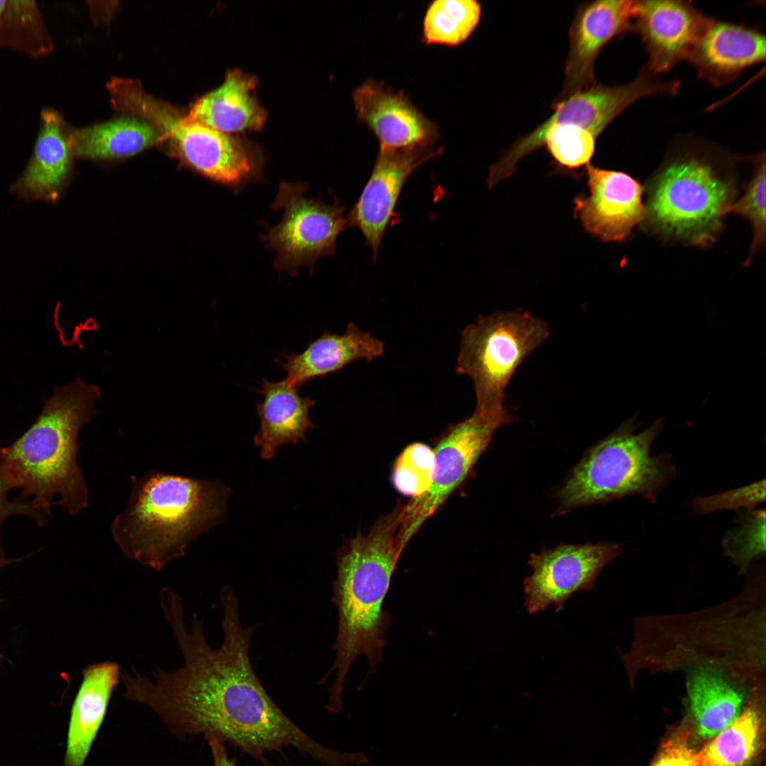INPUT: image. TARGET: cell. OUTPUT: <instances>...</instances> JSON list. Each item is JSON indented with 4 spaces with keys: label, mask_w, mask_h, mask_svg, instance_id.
Instances as JSON below:
<instances>
[{
    "label": "cell",
    "mask_w": 766,
    "mask_h": 766,
    "mask_svg": "<svg viewBox=\"0 0 766 766\" xmlns=\"http://www.w3.org/2000/svg\"><path fill=\"white\" fill-rule=\"evenodd\" d=\"M223 609L221 645L212 648L197 614L186 626L181 597L161 602L165 620L184 660L172 671L155 667L152 679L136 670L124 673L125 697L152 709L177 738L213 735L250 755L264 766L265 755L293 748L324 766L354 765L353 752H340L313 740L277 705L254 672L250 657L253 633L244 628L233 587L220 592Z\"/></svg>",
    "instance_id": "6da1fadb"
},
{
    "label": "cell",
    "mask_w": 766,
    "mask_h": 766,
    "mask_svg": "<svg viewBox=\"0 0 766 766\" xmlns=\"http://www.w3.org/2000/svg\"><path fill=\"white\" fill-rule=\"evenodd\" d=\"M401 507L379 518L368 533H358L338 552V574L333 584V602L338 618L335 655L331 670L321 680L324 683L335 673L328 689L329 712L338 714L343 709V690L355 660L360 655L366 657L367 678L375 673L382 659L386 631L392 621L383 604L403 552L396 539Z\"/></svg>",
    "instance_id": "7a4b0ae2"
},
{
    "label": "cell",
    "mask_w": 766,
    "mask_h": 766,
    "mask_svg": "<svg viewBox=\"0 0 766 766\" xmlns=\"http://www.w3.org/2000/svg\"><path fill=\"white\" fill-rule=\"evenodd\" d=\"M101 391L80 376L57 387L31 426L9 446L0 448V470L18 499L31 498L50 515L60 505L74 516L88 506L89 492L77 464L82 426L97 413Z\"/></svg>",
    "instance_id": "3957f363"
},
{
    "label": "cell",
    "mask_w": 766,
    "mask_h": 766,
    "mask_svg": "<svg viewBox=\"0 0 766 766\" xmlns=\"http://www.w3.org/2000/svg\"><path fill=\"white\" fill-rule=\"evenodd\" d=\"M760 584H748L730 601L721 621L705 636L718 612V606L703 610L704 635L686 628L675 615L637 618L634 638L626 653H619L631 681L639 671L653 674L669 671L672 662L695 643L684 670H708L709 648L714 670L740 681L755 680L765 675V596Z\"/></svg>",
    "instance_id": "277c9868"
},
{
    "label": "cell",
    "mask_w": 766,
    "mask_h": 766,
    "mask_svg": "<svg viewBox=\"0 0 766 766\" xmlns=\"http://www.w3.org/2000/svg\"><path fill=\"white\" fill-rule=\"evenodd\" d=\"M131 479L111 533L127 557L157 572L225 516L230 493L220 482L159 472Z\"/></svg>",
    "instance_id": "5b68a950"
},
{
    "label": "cell",
    "mask_w": 766,
    "mask_h": 766,
    "mask_svg": "<svg viewBox=\"0 0 766 766\" xmlns=\"http://www.w3.org/2000/svg\"><path fill=\"white\" fill-rule=\"evenodd\" d=\"M736 196L733 177L715 160L685 152L668 160L652 179L643 222L664 238L709 246Z\"/></svg>",
    "instance_id": "8992f818"
},
{
    "label": "cell",
    "mask_w": 766,
    "mask_h": 766,
    "mask_svg": "<svg viewBox=\"0 0 766 766\" xmlns=\"http://www.w3.org/2000/svg\"><path fill=\"white\" fill-rule=\"evenodd\" d=\"M637 415L626 421L595 445L573 469L558 492L563 508H573L639 495L655 503L676 476L672 455H652L650 450L661 433L664 419L655 421L638 432Z\"/></svg>",
    "instance_id": "52a82bcc"
},
{
    "label": "cell",
    "mask_w": 766,
    "mask_h": 766,
    "mask_svg": "<svg viewBox=\"0 0 766 766\" xmlns=\"http://www.w3.org/2000/svg\"><path fill=\"white\" fill-rule=\"evenodd\" d=\"M549 335L543 320L522 310L482 316L461 332L455 370L472 380L476 410L510 414L504 405L506 386L518 366Z\"/></svg>",
    "instance_id": "ba28073f"
},
{
    "label": "cell",
    "mask_w": 766,
    "mask_h": 766,
    "mask_svg": "<svg viewBox=\"0 0 766 766\" xmlns=\"http://www.w3.org/2000/svg\"><path fill=\"white\" fill-rule=\"evenodd\" d=\"M137 114L168 136L184 160L211 181L234 193L262 182V155L238 137L190 121L151 96L141 99Z\"/></svg>",
    "instance_id": "9c48e42d"
},
{
    "label": "cell",
    "mask_w": 766,
    "mask_h": 766,
    "mask_svg": "<svg viewBox=\"0 0 766 766\" xmlns=\"http://www.w3.org/2000/svg\"><path fill=\"white\" fill-rule=\"evenodd\" d=\"M308 184L282 181L271 208L284 211L281 221L260 236L275 252L274 268L292 277L306 266L313 272L321 257L333 255L340 234L348 226L345 206L338 199L329 204L306 196Z\"/></svg>",
    "instance_id": "30bf717a"
},
{
    "label": "cell",
    "mask_w": 766,
    "mask_h": 766,
    "mask_svg": "<svg viewBox=\"0 0 766 766\" xmlns=\"http://www.w3.org/2000/svg\"><path fill=\"white\" fill-rule=\"evenodd\" d=\"M679 84L663 82L646 68L632 82L623 85L605 86L595 83L555 103L554 113L534 131L518 139L493 164L488 182L495 186L511 177L516 165L525 156L543 146L548 129L558 124H572L589 131L596 138L625 109L636 101L659 94H675Z\"/></svg>",
    "instance_id": "8fae6325"
},
{
    "label": "cell",
    "mask_w": 766,
    "mask_h": 766,
    "mask_svg": "<svg viewBox=\"0 0 766 766\" xmlns=\"http://www.w3.org/2000/svg\"><path fill=\"white\" fill-rule=\"evenodd\" d=\"M513 421L512 415L494 416L475 409L441 438L433 450L436 470L431 487L422 496L402 506L396 535L402 550L465 479L494 432Z\"/></svg>",
    "instance_id": "7c38bea8"
},
{
    "label": "cell",
    "mask_w": 766,
    "mask_h": 766,
    "mask_svg": "<svg viewBox=\"0 0 766 766\" xmlns=\"http://www.w3.org/2000/svg\"><path fill=\"white\" fill-rule=\"evenodd\" d=\"M621 553L620 545H562L532 554V574L523 582L524 606L535 614L553 606L559 612L575 592L590 591L604 567Z\"/></svg>",
    "instance_id": "4fadbf2b"
},
{
    "label": "cell",
    "mask_w": 766,
    "mask_h": 766,
    "mask_svg": "<svg viewBox=\"0 0 766 766\" xmlns=\"http://www.w3.org/2000/svg\"><path fill=\"white\" fill-rule=\"evenodd\" d=\"M443 148L379 149L370 178L347 214L348 226L357 228L376 260L385 231L403 187L410 175Z\"/></svg>",
    "instance_id": "5bb4252c"
},
{
    "label": "cell",
    "mask_w": 766,
    "mask_h": 766,
    "mask_svg": "<svg viewBox=\"0 0 766 766\" xmlns=\"http://www.w3.org/2000/svg\"><path fill=\"white\" fill-rule=\"evenodd\" d=\"M589 196L574 199V217L586 232L605 242H623L643 222V187L631 175L586 165Z\"/></svg>",
    "instance_id": "9a60e30c"
},
{
    "label": "cell",
    "mask_w": 766,
    "mask_h": 766,
    "mask_svg": "<svg viewBox=\"0 0 766 766\" xmlns=\"http://www.w3.org/2000/svg\"><path fill=\"white\" fill-rule=\"evenodd\" d=\"M359 121L374 133L382 150L432 148L439 137L436 123L401 91L368 79L352 94Z\"/></svg>",
    "instance_id": "2e32d148"
},
{
    "label": "cell",
    "mask_w": 766,
    "mask_h": 766,
    "mask_svg": "<svg viewBox=\"0 0 766 766\" xmlns=\"http://www.w3.org/2000/svg\"><path fill=\"white\" fill-rule=\"evenodd\" d=\"M712 19L682 1H637L631 28L640 36L648 55L647 70L669 71L688 60Z\"/></svg>",
    "instance_id": "e0dca14e"
},
{
    "label": "cell",
    "mask_w": 766,
    "mask_h": 766,
    "mask_svg": "<svg viewBox=\"0 0 766 766\" xmlns=\"http://www.w3.org/2000/svg\"><path fill=\"white\" fill-rule=\"evenodd\" d=\"M637 1L599 0L579 8L569 31L570 49L559 100L594 85V63L602 48L631 28Z\"/></svg>",
    "instance_id": "ac0fdd59"
},
{
    "label": "cell",
    "mask_w": 766,
    "mask_h": 766,
    "mask_svg": "<svg viewBox=\"0 0 766 766\" xmlns=\"http://www.w3.org/2000/svg\"><path fill=\"white\" fill-rule=\"evenodd\" d=\"M765 60V35L743 26L714 20L688 59L698 75L714 86L731 82L745 69Z\"/></svg>",
    "instance_id": "d6986e66"
},
{
    "label": "cell",
    "mask_w": 766,
    "mask_h": 766,
    "mask_svg": "<svg viewBox=\"0 0 766 766\" xmlns=\"http://www.w3.org/2000/svg\"><path fill=\"white\" fill-rule=\"evenodd\" d=\"M384 353V343L353 323L343 334L323 333L300 353L283 354L277 361L286 372L285 379L300 388L305 382L339 372L355 360L372 361Z\"/></svg>",
    "instance_id": "ffe728a7"
},
{
    "label": "cell",
    "mask_w": 766,
    "mask_h": 766,
    "mask_svg": "<svg viewBox=\"0 0 766 766\" xmlns=\"http://www.w3.org/2000/svg\"><path fill=\"white\" fill-rule=\"evenodd\" d=\"M121 678L120 666L106 661L86 667L71 709L65 766H83Z\"/></svg>",
    "instance_id": "44dd1931"
},
{
    "label": "cell",
    "mask_w": 766,
    "mask_h": 766,
    "mask_svg": "<svg viewBox=\"0 0 766 766\" xmlns=\"http://www.w3.org/2000/svg\"><path fill=\"white\" fill-rule=\"evenodd\" d=\"M299 389L285 379L263 380L260 390L262 400L255 405L260 426L254 443L264 459L273 458L283 445L306 440V431L314 428L309 410L316 401L302 396Z\"/></svg>",
    "instance_id": "7402d4cb"
},
{
    "label": "cell",
    "mask_w": 766,
    "mask_h": 766,
    "mask_svg": "<svg viewBox=\"0 0 766 766\" xmlns=\"http://www.w3.org/2000/svg\"><path fill=\"white\" fill-rule=\"evenodd\" d=\"M39 125L32 155L14 188L29 199L52 200L58 196L70 170L72 154L69 128L51 108L41 110Z\"/></svg>",
    "instance_id": "603a6c76"
},
{
    "label": "cell",
    "mask_w": 766,
    "mask_h": 766,
    "mask_svg": "<svg viewBox=\"0 0 766 766\" xmlns=\"http://www.w3.org/2000/svg\"><path fill=\"white\" fill-rule=\"evenodd\" d=\"M255 86L253 77L231 70L221 86L197 99L186 117L231 134L258 130L267 113L255 96Z\"/></svg>",
    "instance_id": "cb8c5ba5"
},
{
    "label": "cell",
    "mask_w": 766,
    "mask_h": 766,
    "mask_svg": "<svg viewBox=\"0 0 766 766\" xmlns=\"http://www.w3.org/2000/svg\"><path fill=\"white\" fill-rule=\"evenodd\" d=\"M163 136L154 126L133 116L81 128H68L72 155L89 159L131 156Z\"/></svg>",
    "instance_id": "d4e9b609"
},
{
    "label": "cell",
    "mask_w": 766,
    "mask_h": 766,
    "mask_svg": "<svg viewBox=\"0 0 766 766\" xmlns=\"http://www.w3.org/2000/svg\"><path fill=\"white\" fill-rule=\"evenodd\" d=\"M738 682L716 670L687 671V689L700 736L713 738L740 715L743 696Z\"/></svg>",
    "instance_id": "484cf974"
},
{
    "label": "cell",
    "mask_w": 766,
    "mask_h": 766,
    "mask_svg": "<svg viewBox=\"0 0 766 766\" xmlns=\"http://www.w3.org/2000/svg\"><path fill=\"white\" fill-rule=\"evenodd\" d=\"M0 47L33 58L53 50V40L35 1H6L0 17Z\"/></svg>",
    "instance_id": "4316f807"
},
{
    "label": "cell",
    "mask_w": 766,
    "mask_h": 766,
    "mask_svg": "<svg viewBox=\"0 0 766 766\" xmlns=\"http://www.w3.org/2000/svg\"><path fill=\"white\" fill-rule=\"evenodd\" d=\"M760 729L757 710L748 706L696 753L699 766H745L755 754Z\"/></svg>",
    "instance_id": "83f0119b"
},
{
    "label": "cell",
    "mask_w": 766,
    "mask_h": 766,
    "mask_svg": "<svg viewBox=\"0 0 766 766\" xmlns=\"http://www.w3.org/2000/svg\"><path fill=\"white\" fill-rule=\"evenodd\" d=\"M481 14V4L474 0H435L423 18V41L426 45L458 46L475 30Z\"/></svg>",
    "instance_id": "f1b7e54d"
},
{
    "label": "cell",
    "mask_w": 766,
    "mask_h": 766,
    "mask_svg": "<svg viewBox=\"0 0 766 766\" xmlns=\"http://www.w3.org/2000/svg\"><path fill=\"white\" fill-rule=\"evenodd\" d=\"M436 470L433 450L422 443L408 445L397 457L392 482L401 494L418 498L431 487Z\"/></svg>",
    "instance_id": "f546056e"
},
{
    "label": "cell",
    "mask_w": 766,
    "mask_h": 766,
    "mask_svg": "<svg viewBox=\"0 0 766 766\" xmlns=\"http://www.w3.org/2000/svg\"><path fill=\"white\" fill-rule=\"evenodd\" d=\"M726 555L744 572L750 562L765 553V511L755 510L741 516L739 526L726 535Z\"/></svg>",
    "instance_id": "4dcf8cb0"
},
{
    "label": "cell",
    "mask_w": 766,
    "mask_h": 766,
    "mask_svg": "<svg viewBox=\"0 0 766 766\" xmlns=\"http://www.w3.org/2000/svg\"><path fill=\"white\" fill-rule=\"evenodd\" d=\"M596 138L587 130L572 124H558L545 132L543 145H546L551 155L560 163L570 169L589 163L595 149Z\"/></svg>",
    "instance_id": "1f68e13d"
},
{
    "label": "cell",
    "mask_w": 766,
    "mask_h": 766,
    "mask_svg": "<svg viewBox=\"0 0 766 766\" xmlns=\"http://www.w3.org/2000/svg\"><path fill=\"white\" fill-rule=\"evenodd\" d=\"M753 175L743 196L730 207L728 214L734 213L747 219L753 228V240L745 266L750 264L753 255L765 243V154L755 158Z\"/></svg>",
    "instance_id": "d6a6232c"
},
{
    "label": "cell",
    "mask_w": 766,
    "mask_h": 766,
    "mask_svg": "<svg viewBox=\"0 0 766 766\" xmlns=\"http://www.w3.org/2000/svg\"><path fill=\"white\" fill-rule=\"evenodd\" d=\"M765 500V480L753 482L735 489L699 496L693 500V510L705 514L720 509H753Z\"/></svg>",
    "instance_id": "836d02e7"
},
{
    "label": "cell",
    "mask_w": 766,
    "mask_h": 766,
    "mask_svg": "<svg viewBox=\"0 0 766 766\" xmlns=\"http://www.w3.org/2000/svg\"><path fill=\"white\" fill-rule=\"evenodd\" d=\"M11 490L0 470V531L2 525L7 518L13 516H23L32 518L40 526L47 524L48 517L50 516L44 509L32 501L23 499L10 500L7 496ZM0 554L4 555L0 538Z\"/></svg>",
    "instance_id": "e575fe53"
},
{
    "label": "cell",
    "mask_w": 766,
    "mask_h": 766,
    "mask_svg": "<svg viewBox=\"0 0 766 766\" xmlns=\"http://www.w3.org/2000/svg\"><path fill=\"white\" fill-rule=\"evenodd\" d=\"M652 766H699L687 730L675 733L662 746Z\"/></svg>",
    "instance_id": "d590c367"
},
{
    "label": "cell",
    "mask_w": 766,
    "mask_h": 766,
    "mask_svg": "<svg viewBox=\"0 0 766 766\" xmlns=\"http://www.w3.org/2000/svg\"><path fill=\"white\" fill-rule=\"evenodd\" d=\"M204 738L211 750L213 766H237L235 760L229 757L223 741L213 735Z\"/></svg>",
    "instance_id": "8d00e7d4"
},
{
    "label": "cell",
    "mask_w": 766,
    "mask_h": 766,
    "mask_svg": "<svg viewBox=\"0 0 766 766\" xmlns=\"http://www.w3.org/2000/svg\"><path fill=\"white\" fill-rule=\"evenodd\" d=\"M17 560H18L15 559V560H11V559H7V558H6L4 557V555H1L0 554V570H1L4 567L10 565L13 562H15V561H17Z\"/></svg>",
    "instance_id": "74e56055"
},
{
    "label": "cell",
    "mask_w": 766,
    "mask_h": 766,
    "mask_svg": "<svg viewBox=\"0 0 766 766\" xmlns=\"http://www.w3.org/2000/svg\"><path fill=\"white\" fill-rule=\"evenodd\" d=\"M6 0H0V17L5 7Z\"/></svg>",
    "instance_id": "f35d334b"
}]
</instances>
